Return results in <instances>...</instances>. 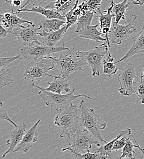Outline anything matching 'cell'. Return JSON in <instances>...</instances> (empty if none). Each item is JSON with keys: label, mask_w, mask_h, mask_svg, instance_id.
<instances>
[{"label": "cell", "mask_w": 144, "mask_h": 159, "mask_svg": "<svg viewBox=\"0 0 144 159\" xmlns=\"http://www.w3.org/2000/svg\"><path fill=\"white\" fill-rule=\"evenodd\" d=\"M79 107L81 110L79 127L87 129L96 139L107 143L101 134V130L106 128L107 123L101 120L93 108H89L87 107L84 100L81 102Z\"/></svg>", "instance_id": "6da1fadb"}, {"label": "cell", "mask_w": 144, "mask_h": 159, "mask_svg": "<svg viewBox=\"0 0 144 159\" xmlns=\"http://www.w3.org/2000/svg\"><path fill=\"white\" fill-rule=\"evenodd\" d=\"M79 109H80L79 107L72 104L68 108L57 111L55 124L62 129L60 138H63L65 135L67 137L71 136L78 130L80 120V116L78 115Z\"/></svg>", "instance_id": "7a4b0ae2"}, {"label": "cell", "mask_w": 144, "mask_h": 159, "mask_svg": "<svg viewBox=\"0 0 144 159\" xmlns=\"http://www.w3.org/2000/svg\"><path fill=\"white\" fill-rule=\"evenodd\" d=\"M67 142L69 146L63 148L62 152H64L69 150L71 152H76L82 153L90 151L93 144L101 146L100 142L87 129H78L76 133L67 137Z\"/></svg>", "instance_id": "3957f363"}, {"label": "cell", "mask_w": 144, "mask_h": 159, "mask_svg": "<svg viewBox=\"0 0 144 159\" xmlns=\"http://www.w3.org/2000/svg\"><path fill=\"white\" fill-rule=\"evenodd\" d=\"M75 91L76 88L74 87L73 89L70 93L62 94L41 89L38 93V95L43 100L44 103L46 105L52 107L57 111L68 108L72 104V102L73 101L81 97H85L89 99H93V98L85 94L74 95Z\"/></svg>", "instance_id": "277c9868"}, {"label": "cell", "mask_w": 144, "mask_h": 159, "mask_svg": "<svg viewBox=\"0 0 144 159\" xmlns=\"http://www.w3.org/2000/svg\"><path fill=\"white\" fill-rule=\"evenodd\" d=\"M109 48L107 43L104 42L92 50L86 52L78 51L76 55L82 58L86 65L91 67L93 77H98L100 76V71L103 66V58L109 52Z\"/></svg>", "instance_id": "5b68a950"}, {"label": "cell", "mask_w": 144, "mask_h": 159, "mask_svg": "<svg viewBox=\"0 0 144 159\" xmlns=\"http://www.w3.org/2000/svg\"><path fill=\"white\" fill-rule=\"evenodd\" d=\"M66 50H69V48L64 47V43L60 47H50L44 43L41 45L32 43L21 48V55L23 57V60L39 61L47 58V57L53 53Z\"/></svg>", "instance_id": "8992f818"}, {"label": "cell", "mask_w": 144, "mask_h": 159, "mask_svg": "<svg viewBox=\"0 0 144 159\" xmlns=\"http://www.w3.org/2000/svg\"><path fill=\"white\" fill-rule=\"evenodd\" d=\"M55 67L53 61L49 58L42 59L39 61H31L26 67L23 77L25 80H31L33 82L41 81L46 77L53 78L55 75L49 74L48 72L53 69Z\"/></svg>", "instance_id": "52a82bcc"}, {"label": "cell", "mask_w": 144, "mask_h": 159, "mask_svg": "<svg viewBox=\"0 0 144 159\" xmlns=\"http://www.w3.org/2000/svg\"><path fill=\"white\" fill-rule=\"evenodd\" d=\"M47 58L52 59L55 66L60 70V75L64 78H69L71 74L77 71L83 72L82 66H86L85 61L76 55H61L58 58L52 57L50 55Z\"/></svg>", "instance_id": "ba28073f"}, {"label": "cell", "mask_w": 144, "mask_h": 159, "mask_svg": "<svg viewBox=\"0 0 144 159\" xmlns=\"http://www.w3.org/2000/svg\"><path fill=\"white\" fill-rule=\"evenodd\" d=\"M133 17L132 20H128L125 25H120L115 21L113 23L109 34V39L111 43L120 45L123 41L129 39L131 35L137 31V16L134 15Z\"/></svg>", "instance_id": "9c48e42d"}, {"label": "cell", "mask_w": 144, "mask_h": 159, "mask_svg": "<svg viewBox=\"0 0 144 159\" xmlns=\"http://www.w3.org/2000/svg\"><path fill=\"white\" fill-rule=\"evenodd\" d=\"M137 78L135 66L129 62L120 69V73L118 75V80L121 87L119 89L120 93L124 96H131L136 94L134 87V80Z\"/></svg>", "instance_id": "30bf717a"}, {"label": "cell", "mask_w": 144, "mask_h": 159, "mask_svg": "<svg viewBox=\"0 0 144 159\" xmlns=\"http://www.w3.org/2000/svg\"><path fill=\"white\" fill-rule=\"evenodd\" d=\"M39 27L36 28L35 25H30L24 26L22 25L16 28L13 34L16 36L19 43L24 46H28L32 43L41 44L38 40V33Z\"/></svg>", "instance_id": "8fae6325"}, {"label": "cell", "mask_w": 144, "mask_h": 159, "mask_svg": "<svg viewBox=\"0 0 144 159\" xmlns=\"http://www.w3.org/2000/svg\"><path fill=\"white\" fill-rule=\"evenodd\" d=\"M40 122L41 120H38L35 124H34L29 130H26L23 139L14 149V152L19 151L27 152L31 149L33 144L38 140L39 134L38 132V127Z\"/></svg>", "instance_id": "7c38bea8"}, {"label": "cell", "mask_w": 144, "mask_h": 159, "mask_svg": "<svg viewBox=\"0 0 144 159\" xmlns=\"http://www.w3.org/2000/svg\"><path fill=\"white\" fill-rule=\"evenodd\" d=\"M69 78H64L58 74L57 76L53 77V82H49V87L44 88L41 87L36 85L35 82H33L31 84L32 86L36 87L39 90H45L52 93L62 94L63 92L69 93L71 92V84L69 82Z\"/></svg>", "instance_id": "4fadbf2b"}, {"label": "cell", "mask_w": 144, "mask_h": 159, "mask_svg": "<svg viewBox=\"0 0 144 159\" xmlns=\"http://www.w3.org/2000/svg\"><path fill=\"white\" fill-rule=\"evenodd\" d=\"M26 125L25 123H21L17 127L11 132H9L10 139L6 141V146L9 149L3 154L2 157L5 158L8 154L14 152V149L23 139L26 132Z\"/></svg>", "instance_id": "5bb4252c"}, {"label": "cell", "mask_w": 144, "mask_h": 159, "mask_svg": "<svg viewBox=\"0 0 144 159\" xmlns=\"http://www.w3.org/2000/svg\"><path fill=\"white\" fill-rule=\"evenodd\" d=\"M17 12H14L12 9L11 13H5L1 15V25L7 29L10 33H13L14 30L23 23H27L30 25H35L33 21L23 19L17 16Z\"/></svg>", "instance_id": "9a60e30c"}, {"label": "cell", "mask_w": 144, "mask_h": 159, "mask_svg": "<svg viewBox=\"0 0 144 159\" xmlns=\"http://www.w3.org/2000/svg\"><path fill=\"white\" fill-rule=\"evenodd\" d=\"M132 40L133 42L131 48L120 60L115 61V64L126 61L136 54L144 53V26L136 36L132 38Z\"/></svg>", "instance_id": "2e32d148"}, {"label": "cell", "mask_w": 144, "mask_h": 159, "mask_svg": "<svg viewBox=\"0 0 144 159\" xmlns=\"http://www.w3.org/2000/svg\"><path fill=\"white\" fill-rule=\"evenodd\" d=\"M67 31L66 25H65L58 31L47 32L43 30L41 33H38V34L44 38V44L50 47H55V45L63 38Z\"/></svg>", "instance_id": "e0dca14e"}, {"label": "cell", "mask_w": 144, "mask_h": 159, "mask_svg": "<svg viewBox=\"0 0 144 159\" xmlns=\"http://www.w3.org/2000/svg\"><path fill=\"white\" fill-rule=\"evenodd\" d=\"M21 12H32L41 14L42 16H45L47 19H58L60 20H64L66 21V18L65 15H62L58 12L50 9H47L45 7L42 6H33L31 9L25 8V9H18L17 11V14H19Z\"/></svg>", "instance_id": "ac0fdd59"}, {"label": "cell", "mask_w": 144, "mask_h": 159, "mask_svg": "<svg viewBox=\"0 0 144 159\" xmlns=\"http://www.w3.org/2000/svg\"><path fill=\"white\" fill-rule=\"evenodd\" d=\"M98 25H89L84 28L81 29L77 33L78 35L84 39L92 40L96 42H106L107 39L102 37L104 36L101 31L98 30Z\"/></svg>", "instance_id": "d6986e66"}, {"label": "cell", "mask_w": 144, "mask_h": 159, "mask_svg": "<svg viewBox=\"0 0 144 159\" xmlns=\"http://www.w3.org/2000/svg\"><path fill=\"white\" fill-rule=\"evenodd\" d=\"M131 134H132V130L130 128H128L126 130H122L120 132V133L117 135V137L115 139H112L109 143H105V144H104V145L100 146L99 148L95 152L98 153V154H100L101 155H103V156H107V157L110 156L112 152L113 151H112L113 146H114V143L116 141V140L119 139L120 138L123 137L124 135H131Z\"/></svg>", "instance_id": "ffe728a7"}, {"label": "cell", "mask_w": 144, "mask_h": 159, "mask_svg": "<svg viewBox=\"0 0 144 159\" xmlns=\"http://www.w3.org/2000/svg\"><path fill=\"white\" fill-rule=\"evenodd\" d=\"M131 2H128V0H123L122 2L115 3L114 0L110 1V4L112 5V12L115 15V22L118 23L121 20H126V11L129 7Z\"/></svg>", "instance_id": "44dd1931"}, {"label": "cell", "mask_w": 144, "mask_h": 159, "mask_svg": "<svg viewBox=\"0 0 144 159\" xmlns=\"http://www.w3.org/2000/svg\"><path fill=\"white\" fill-rule=\"evenodd\" d=\"M66 25V21L58 19H47L40 21L39 23L40 30L43 29L47 32L58 31Z\"/></svg>", "instance_id": "7402d4cb"}, {"label": "cell", "mask_w": 144, "mask_h": 159, "mask_svg": "<svg viewBox=\"0 0 144 159\" xmlns=\"http://www.w3.org/2000/svg\"><path fill=\"white\" fill-rule=\"evenodd\" d=\"M97 12H99L100 16L99 17L100 21V30H102L104 28H111L112 20L114 17H115V14L112 12V5L110 4V6L107 7V11L104 12H106L105 14H103L101 11L100 7L98 8Z\"/></svg>", "instance_id": "603a6c76"}, {"label": "cell", "mask_w": 144, "mask_h": 159, "mask_svg": "<svg viewBox=\"0 0 144 159\" xmlns=\"http://www.w3.org/2000/svg\"><path fill=\"white\" fill-rule=\"evenodd\" d=\"M115 64L114 58H113L112 54L109 52L107 54L106 59L103 60V73L107 74L109 77L115 75L118 71V68Z\"/></svg>", "instance_id": "cb8c5ba5"}, {"label": "cell", "mask_w": 144, "mask_h": 159, "mask_svg": "<svg viewBox=\"0 0 144 159\" xmlns=\"http://www.w3.org/2000/svg\"><path fill=\"white\" fill-rule=\"evenodd\" d=\"M95 14H96L95 12L86 11L79 17H78L77 22V28L75 33H77L81 29L91 25L93 18L95 17H98L97 16H95Z\"/></svg>", "instance_id": "d4e9b609"}, {"label": "cell", "mask_w": 144, "mask_h": 159, "mask_svg": "<svg viewBox=\"0 0 144 159\" xmlns=\"http://www.w3.org/2000/svg\"><path fill=\"white\" fill-rule=\"evenodd\" d=\"M102 1L103 0H87L83 2L78 7L82 11L83 13L86 11H92L96 14L98 8L100 7Z\"/></svg>", "instance_id": "484cf974"}, {"label": "cell", "mask_w": 144, "mask_h": 159, "mask_svg": "<svg viewBox=\"0 0 144 159\" xmlns=\"http://www.w3.org/2000/svg\"><path fill=\"white\" fill-rule=\"evenodd\" d=\"M132 139L128 138L127 143L126 145L122 149V152L120 154V156L118 157V159H124V158H128V159H136V157H134V154H136V152L134 150V145L132 142Z\"/></svg>", "instance_id": "4316f807"}, {"label": "cell", "mask_w": 144, "mask_h": 159, "mask_svg": "<svg viewBox=\"0 0 144 159\" xmlns=\"http://www.w3.org/2000/svg\"><path fill=\"white\" fill-rule=\"evenodd\" d=\"M12 72L10 69L1 68L0 69V88L7 86L14 82Z\"/></svg>", "instance_id": "83f0119b"}, {"label": "cell", "mask_w": 144, "mask_h": 159, "mask_svg": "<svg viewBox=\"0 0 144 159\" xmlns=\"http://www.w3.org/2000/svg\"><path fill=\"white\" fill-rule=\"evenodd\" d=\"M79 0H77L74 4V7L71 9L65 16L66 18V29L67 30L70 28L72 25H75L77 23V20H78V17L74 15V9L77 7V5L79 3Z\"/></svg>", "instance_id": "f1b7e54d"}, {"label": "cell", "mask_w": 144, "mask_h": 159, "mask_svg": "<svg viewBox=\"0 0 144 159\" xmlns=\"http://www.w3.org/2000/svg\"><path fill=\"white\" fill-rule=\"evenodd\" d=\"M72 155L74 156V157L76 159H107L108 157L101 155L98 153L95 152V153H91L90 151H88L86 152L85 153H79V152H71Z\"/></svg>", "instance_id": "f546056e"}, {"label": "cell", "mask_w": 144, "mask_h": 159, "mask_svg": "<svg viewBox=\"0 0 144 159\" xmlns=\"http://www.w3.org/2000/svg\"><path fill=\"white\" fill-rule=\"evenodd\" d=\"M136 94L139 98L142 104H144V77H140V81L134 83Z\"/></svg>", "instance_id": "4dcf8cb0"}, {"label": "cell", "mask_w": 144, "mask_h": 159, "mask_svg": "<svg viewBox=\"0 0 144 159\" xmlns=\"http://www.w3.org/2000/svg\"><path fill=\"white\" fill-rule=\"evenodd\" d=\"M70 0H57L55 1L50 2L49 3L47 6H45V8L47 9H53L56 11H58L60 9H61L62 7Z\"/></svg>", "instance_id": "1f68e13d"}, {"label": "cell", "mask_w": 144, "mask_h": 159, "mask_svg": "<svg viewBox=\"0 0 144 159\" xmlns=\"http://www.w3.org/2000/svg\"><path fill=\"white\" fill-rule=\"evenodd\" d=\"M128 136L129 135H124L123 137L120 138L119 139H117L116 141L114 143V145L113 146L112 151H117L123 148L124 146L126 145L127 143Z\"/></svg>", "instance_id": "d6a6232c"}, {"label": "cell", "mask_w": 144, "mask_h": 159, "mask_svg": "<svg viewBox=\"0 0 144 159\" xmlns=\"http://www.w3.org/2000/svg\"><path fill=\"white\" fill-rule=\"evenodd\" d=\"M21 54H19L15 57H7V58H1L0 59V67L6 68L9 64L12 62L16 60H18L21 58Z\"/></svg>", "instance_id": "836d02e7"}, {"label": "cell", "mask_w": 144, "mask_h": 159, "mask_svg": "<svg viewBox=\"0 0 144 159\" xmlns=\"http://www.w3.org/2000/svg\"><path fill=\"white\" fill-rule=\"evenodd\" d=\"M0 118L3 119V120H8L11 123H12L15 126V127H17L19 126V125H17L16 123H15L12 119L9 118L6 110L4 109L3 107V103L2 101L0 102Z\"/></svg>", "instance_id": "e575fe53"}, {"label": "cell", "mask_w": 144, "mask_h": 159, "mask_svg": "<svg viewBox=\"0 0 144 159\" xmlns=\"http://www.w3.org/2000/svg\"><path fill=\"white\" fill-rule=\"evenodd\" d=\"M48 0H26V2L24 3L23 6L18 9H25V8H29L30 6H42L43 4Z\"/></svg>", "instance_id": "d590c367"}, {"label": "cell", "mask_w": 144, "mask_h": 159, "mask_svg": "<svg viewBox=\"0 0 144 159\" xmlns=\"http://www.w3.org/2000/svg\"><path fill=\"white\" fill-rule=\"evenodd\" d=\"M5 2L12 5V9H14V7H20L21 4V0H5Z\"/></svg>", "instance_id": "8d00e7d4"}, {"label": "cell", "mask_w": 144, "mask_h": 159, "mask_svg": "<svg viewBox=\"0 0 144 159\" xmlns=\"http://www.w3.org/2000/svg\"><path fill=\"white\" fill-rule=\"evenodd\" d=\"M1 30H0V38H6L7 34L9 33L10 32L6 28H4L2 25H0Z\"/></svg>", "instance_id": "74e56055"}, {"label": "cell", "mask_w": 144, "mask_h": 159, "mask_svg": "<svg viewBox=\"0 0 144 159\" xmlns=\"http://www.w3.org/2000/svg\"><path fill=\"white\" fill-rule=\"evenodd\" d=\"M83 14H84L83 13V12L79 8V7H76L75 9H74V16H77V17H79V16H82Z\"/></svg>", "instance_id": "f35d334b"}, {"label": "cell", "mask_w": 144, "mask_h": 159, "mask_svg": "<svg viewBox=\"0 0 144 159\" xmlns=\"http://www.w3.org/2000/svg\"><path fill=\"white\" fill-rule=\"evenodd\" d=\"M134 141H135V142H136V144H135L134 145V148H138L141 152H142V157H141V158L142 159H144V148H141V146H140V145L138 144V143L137 142V141H136V139H135V138H134Z\"/></svg>", "instance_id": "ab89813d"}, {"label": "cell", "mask_w": 144, "mask_h": 159, "mask_svg": "<svg viewBox=\"0 0 144 159\" xmlns=\"http://www.w3.org/2000/svg\"><path fill=\"white\" fill-rule=\"evenodd\" d=\"M130 1L131 2V3L136 5L142 6L144 4V0H130Z\"/></svg>", "instance_id": "60d3db41"}, {"label": "cell", "mask_w": 144, "mask_h": 159, "mask_svg": "<svg viewBox=\"0 0 144 159\" xmlns=\"http://www.w3.org/2000/svg\"><path fill=\"white\" fill-rule=\"evenodd\" d=\"M141 77H144V68L143 69V70H142V74H141Z\"/></svg>", "instance_id": "b9f144b4"}, {"label": "cell", "mask_w": 144, "mask_h": 159, "mask_svg": "<svg viewBox=\"0 0 144 159\" xmlns=\"http://www.w3.org/2000/svg\"><path fill=\"white\" fill-rule=\"evenodd\" d=\"M82 1H87V0H82Z\"/></svg>", "instance_id": "7bdbcfd3"}, {"label": "cell", "mask_w": 144, "mask_h": 159, "mask_svg": "<svg viewBox=\"0 0 144 159\" xmlns=\"http://www.w3.org/2000/svg\"><path fill=\"white\" fill-rule=\"evenodd\" d=\"M21 1H24V0H21Z\"/></svg>", "instance_id": "ee69618b"}]
</instances>
